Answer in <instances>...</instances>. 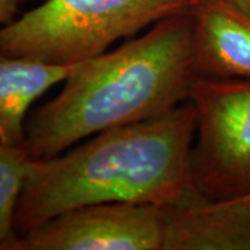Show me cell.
I'll list each match as a JSON object with an SVG mask.
<instances>
[{
  "mask_svg": "<svg viewBox=\"0 0 250 250\" xmlns=\"http://www.w3.org/2000/svg\"><path fill=\"white\" fill-rule=\"evenodd\" d=\"M74 65H57L0 53L1 142L24 145L31 106L50 88L62 83Z\"/></svg>",
  "mask_w": 250,
  "mask_h": 250,
  "instance_id": "obj_8",
  "label": "cell"
},
{
  "mask_svg": "<svg viewBox=\"0 0 250 250\" xmlns=\"http://www.w3.org/2000/svg\"><path fill=\"white\" fill-rule=\"evenodd\" d=\"M242 200H243V202H245V203H246V205H248V206H249V207H250V195H249V196L243 197Z\"/></svg>",
  "mask_w": 250,
  "mask_h": 250,
  "instance_id": "obj_12",
  "label": "cell"
},
{
  "mask_svg": "<svg viewBox=\"0 0 250 250\" xmlns=\"http://www.w3.org/2000/svg\"><path fill=\"white\" fill-rule=\"evenodd\" d=\"M196 110L190 100L163 116L89 136L35 159L16 214L17 236L96 203L167 206L193 187Z\"/></svg>",
  "mask_w": 250,
  "mask_h": 250,
  "instance_id": "obj_2",
  "label": "cell"
},
{
  "mask_svg": "<svg viewBox=\"0 0 250 250\" xmlns=\"http://www.w3.org/2000/svg\"><path fill=\"white\" fill-rule=\"evenodd\" d=\"M163 206H82L17 236L9 250H164Z\"/></svg>",
  "mask_w": 250,
  "mask_h": 250,
  "instance_id": "obj_5",
  "label": "cell"
},
{
  "mask_svg": "<svg viewBox=\"0 0 250 250\" xmlns=\"http://www.w3.org/2000/svg\"><path fill=\"white\" fill-rule=\"evenodd\" d=\"M196 78L190 10L75 64L62 90L28 117L24 146L34 159H49L103 131L163 116L189 100Z\"/></svg>",
  "mask_w": 250,
  "mask_h": 250,
  "instance_id": "obj_1",
  "label": "cell"
},
{
  "mask_svg": "<svg viewBox=\"0 0 250 250\" xmlns=\"http://www.w3.org/2000/svg\"><path fill=\"white\" fill-rule=\"evenodd\" d=\"M163 211L164 250H250V207L242 199H211L193 185Z\"/></svg>",
  "mask_w": 250,
  "mask_h": 250,
  "instance_id": "obj_6",
  "label": "cell"
},
{
  "mask_svg": "<svg viewBox=\"0 0 250 250\" xmlns=\"http://www.w3.org/2000/svg\"><path fill=\"white\" fill-rule=\"evenodd\" d=\"M21 1L22 0H0V28L14 20Z\"/></svg>",
  "mask_w": 250,
  "mask_h": 250,
  "instance_id": "obj_10",
  "label": "cell"
},
{
  "mask_svg": "<svg viewBox=\"0 0 250 250\" xmlns=\"http://www.w3.org/2000/svg\"><path fill=\"white\" fill-rule=\"evenodd\" d=\"M34 161L24 145L0 141V250L17 239L16 214Z\"/></svg>",
  "mask_w": 250,
  "mask_h": 250,
  "instance_id": "obj_9",
  "label": "cell"
},
{
  "mask_svg": "<svg viewBox=\"0 0 250 250\" xmlns=\"http://www.w3.org/2000/svg\"><path fill=\"white\" fill-rule=\"evenodd\" d=\"M192 18L197 77L250 80V14L220 0H196Z\"/></svg>",
  "mask_w": 250,
  "mask_h": 250,
  "instance_id": "obj_7",
  "label": "cell"
},
{
  "mask_svg": "<svg viewBox=\"0 0 250 250\" xmlns=\"http://www.w3.org/2000/svg\"><path fill=\"white\" fill-rule=\"evenodd\" d=\"M196 0H43L0 28V53L74 65L107 52Z\"/></svg>",
  "mask_w": 250,
  "mask_h": 250,
  "instance_id": "obj_3",
  "label": "cell"
},
{
  "mask_svg": "<svg viewBox=\"0 0 250 250\" xmlns=\"http://www.w3.org/2000/svg\"><path fill=\"white\" fill-rule=\"evenodd\" d=\"M196 110L192 177L217 200L250 195V80L197 77L189 95Z\"/></svg>",
  "mask_w": 250,
  "mask_h": 250,
  "instance_id": "obj_4",
  "label": "cell"
},
{
  "mask_svg": "<svg viewBox=\"0 0 250 250\" xmlns=\"http://www.w3.org/2000/svg\"><path fill=\"white\" fill-rule=\"evenodd\" d=\"M220 1L227 3V4L232 6L235 9H239L243 13L250 14V0H220Z\"/></svg>",
  "mask_w": 250,
  "mask_h": 250,
  "instance_id": "obj_11",
  "label": "cell"
}]
</instances>
